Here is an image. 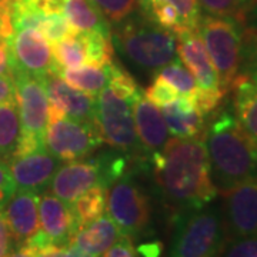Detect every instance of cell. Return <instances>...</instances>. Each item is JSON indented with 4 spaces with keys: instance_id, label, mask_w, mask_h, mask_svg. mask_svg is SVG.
<instances>
[{
    "instance_id": "1",
    "label": "cell",
    "mask_w": 257,
    "mask_h": 257,
    "mask_svg": "<svg viewBox=\"0 0 257 257\" xmlns=\"http://www.w3.org/2000/svg\"><path fill=\"white\" fill-rule=\"evenodd\" d=\"M166 206L182 214L207 206L217 196L203 138L169 139L149 157Z\"/></svg>"
},
{
    "instance_id": "2",
    "label": "cell",
    "mask_w": 257,
    "mask_h": 257,
    "mask_svg": "<svg viewBox=\"0 0 257 257\" xmlns=\"http://www.w3.org/2000/svg\"><path fill=\"white\" fill-rule=\"evenodd\" d=\"M210 176L224 194L247 180H257V147L230 111L219 113L204 135Z\"/></svg>"
},
{
    "instance_id": "3",
    "label": "cell",
    "mask_w": 257,
    "mask_h": 257,
    "mask_svg": "<svg viewBox=\"0 0 257 257\" xmlns=\"http://www.w3.org/2000/svg\"><path fill=\"white\" fill-rule=\"evenodd\" d=\"M111 40L132 63L145 70H155L177 57V39L172 32L147 20L143 15L116 25Z\"/></svg>"
},
{
    "instance_id": "4",
    "label": "cell",
    "mask_w": 257,
    "mask_h": 257,
    "mask_svg": "<svg viewBox=\"0 0 257 257\" xmlns=\"http://www.w3.org/2000/svg\"><path fill=\"white\" fill-rule=\"evenodd\" d=\"M229 240L223 213L204 206L176 219L172 257H219Z\"/></svg>"
},
{
    "instance_id": "5",
    "label": "cell",
    "mask_w": 257,
    "mask_h": 257,
    "mask_svg": "<svg viewBox=\"0 0 257 257\" xmlns=\"http://www.w3.org/2000/svg\"><path fill=\"white\" fill-rule=\"evenodd\" d=\"M16 84V100L20 114V138L12 159L35 153L45 147V133L47 127L49 99L43 80L22 73L13 72Z\"/></svg>"
},
{
    "instance_id": "6",
    "label": "cell",
    "mask_w": 257,
    "mask_h": 257,
    "mask_svg": "<svg viewBox=\"0 0 257 257\" xmlns=\"http://www.w3.org/2000/svg\"><path fill=\"white\" fill-rule=\"evenodd\" d=\"M197 33L217 72L221 90L227 92L239 77L241 60V35L237 22L209 15L200 18Z\"/></svg>"
},
{
    "instance_id": "7",
    "label": "cell",
    "mask_w": 257,
    "mask_h": 257,
    "mask_svg": "<svg viewBox=\"0 0 257 257\" xmlns=\"http://www.w3.org/2000/svg\"><path fill=\"white\" fill-rule=\"evenodd\" d=\"M96 120L100 127L103 142L127 156L145 155L139 143L133 101L120 97L106 86L96 96Z\"/></svg>"
},
{
    "instance_id": "8",
    "label": "cell",
    "mask_w": 257,
    "mask_h": 257,
    "mask_svg": "<svg viewBox=\"0 0 257 257\" xmlns=\"http://www.w3.org/2000/svg\"><path fill=\"white\" fill-rule=\"evenodd\" d=\"M107 211L120 233L130 239L142 236L150 224L149 197L128 176H121L109 184Z\"/></svg>"
},
{
    "instance_id": "9",
    "label": "cell",
    "mask_w": 257,
    "mask_h": 257,
    "mask_svg": "<svg viewBox=\"0 0 257 257\" xmlns=\"http://www.w3.org/2000/svg\"><path fill=\"white\" fill-rule=\"evenodd\" d=\"M103 143L97 121L73 119L49 123L45 133V147L59 162H73L92 155Z\"/></svg>"
},
{
    "instance_id": "10",
    "label": "cell",
    "mask_w": 257,
    "mask_h": 257,
    "mask_svg": "<svg viewBox=\"0 0 257 257\" xmlns=\"http://www.w3.org/2000/svg\"><path fill=\"white\" fill-rule=\"evenodd\" d=\"M12 73L22 72L39 79L46 74L56 73L55 57L52 47L45 36L36 28H25L15 30L8 39Z\"/></svg>"
},
{
    "instance_id": "11",
    "label": "cell",
    "mask_w": 257,
    "mask_h": 257,
    "mask_svg": "<svg viewBox=\"0 0 257 257\" xmlns=\"http://www.w3.org/2000/svg\"><path fill=\"white\" fill-rule=\"evenodd\" d=\"M42 80L49 99L47 124L64 117L79 121H97L94 96L76 90L56 73L46 74Z\"/></svg>"
},
{
    "instance_id": "12",
    "label": "cell",
    "mask_w": 257,
    "mask_h": 257,
    "mask_svg": "<svg viewBox=\"0 0 257 257\" xmlns=\"http://www.w3.org/2000/svg\"><path fill=\"white\" fill-rule=\"evenodd\" d=\"M96 184H104L109 187L104 157L73 160L59 166L50 182V189L59 199L72 204L80 194Z\"/></svg>"
},
{
    "instance_id": "13",
    "label": "cell",
    "mask_w": 257,
    "mask_h": 257,
    "mask_svg": "<svg viewBox=\"0 0 257 257\" xmlns=\"http://www.w3.org/2000/svg\"><path fill=\"white\" fill-rule=\"evenodd\" d=\"M223 197V219L229 240L257 236V180L240 183Z\"/></svg>"
},
{
    "instance_id": "14",
    "label": "cell",
    "mask_w": 257,
    "mask_h": 257,
    "mask_svg": "<svg viewBox=\"0 0 257 257\" xmlns=\"http://www.w3.org/2000/svg\"><path fill=\"white\" fill-rule=\"evenodd\" d=\"M8 163L16 190H32L36 193L46 189L60 166L59 160L47 153L46 149L10 159Z\"/></svg>"
},
{
    "instance_id": "15",
    "label": "cell",
    "mask_w": 257,
    "mask_h": 257,
    "mask_svg": "<svg viewBox=\"0 0 257 257\" xmlns=\"http://www.w3.org/2000/svg\"><path fill=\"white\" fill-rule=\"evenodd\" d=\"M133 119L143 153L150 157L153 153L160 152L167 143L170 133L162 111L147 99L143 90L133 100Z\"/></svg>"
},
{
    "instance_id": "16",
    "label": "cell",
    "mask_w": 257,
    "mask_h": 257,
    "mask_svg": "<svg viewBox=\"0 0 257 257\" xmlns=\"http://www.w3.org/2000/svg\"><path fill=\"white\" fill-rule=\"evenodd\" d=\"M177 53L187 70L193 74L197 87L200 89H221L219 76L211 63V59L197 30H189L176 36Z\"/></svg>"
},
{
    "instance_id": "17",
    "label": "cell",
    "mask_w": 257,
    "mask_h": 257,
    "mask_svg": "<svg viewBox=\"0 0 257 257\" xmlns=\"http://www.w3.org/2000/svg\"><path fill=\"white\" fill-rule=\"evenodd\" d=\"M15 243L19 247L40 230L39 193L16 190L3 207Z\"/></svg>"
},
{
    "instance_id": "18",
    "label": "cell",
    "mask_w": 257,
    "mask_h": 257,
    "mask_svg": "<svg viewBox=\"0 0 257 257\" xmlns=\"http://www.w3.org/2000/svg\"><path fill=\"white\" fill-rule=\"evenodd\" d=\"M39 221L47 239L59 246H67L76 231L72 204L52 192H45L39 197Z\"/></svg>"
},
{
    "instance_id": "19",
    "label": "cell",
    "mask_w": 257,
    "mask_h": 257,
    "mask_svg": "<svg viewBox=\"0 0 257 257\" xmlns=\"http://www.w3.org/2000/svg\"><path fill=\"white\" fill-rule=\"evenodd\" d=\"M162 114L169 133L175 138H199L203 133L204 117L194 109L192 100L187 96H180L163 106Z\"/></svg>"
},
{
    "instance_id": "20",
    "label": "cell",
    "mask_w": 257,
    "mask_h": 257,
    "mask_svg": "<svg viewBox=\"0 0 257 257\" xmlns=\"http://www.w3.org/2000/svg\"><path fill=\"white\" fill-rule=\"evenodd\" d=\"M121 233L109 216H101L74 231L69 244H74L87 254L99 257L117 241Z\"/></svg>"
},
{
    "instance_id": "21",
    "label": "cell",
    "mask_w": 257,
    "mask_h": 257,
    "mask_svg": "<svg viewBox=\"0 0 257 257\" xmlns=\"http://www.w3.org/2000/svg\"><path fill=\"white\" fill-rule=\"evenodd\" d=\"M63 15L76 32L100 33L111 37L109 20L92 0H63Z\"/></svg>"
},
{
    "instance_id": "22",
    "label": "cell",
    "mask_w": 257,
    "mask_h": 257,
    "mask_svg": "<svg viewBox=\"0 0 257 257\" xmlns=\"http://www.w3.org/2000/svg\"><path fill=\"white\" fill-rule=\"evenodd\" d=\"M231 89H236V119L257 147V83L248 77H237Z\"/></svg>"
},
{
    "instance_id": "23",
    "label": "cell",
    "mask_w": 257,
    "mask_h": 257,
    "mask_svg": "<svg viewBox=\"0 0 257 257\" xmlns=\"http://www.w3.org/2000/svg\"><path fill=\"white\" fill-rule=\"evenodd\" d=\"M113 63L101 66V67H97V66H83V67L79 66V67H72V69L59 67L56 74L60 76L64 82L70 84L74 89L96 97L110 82Z\"/></svg>"
},
{
    "instance_id": "24",
    "label": "cell",
    "mask_w": 257,
    "mask_h": 257,
    "mask_svg": "<svg viewBox=\"0 0 257 257\" xmlns=\"http://www.w3.org/2000/svg\"><path fill=\"white\" fill-rule=\"evenodd\" d=\"M106 209H107V187L104 184H96L89 190H86L72 203L76 230L83 226H87L89 223L104 216Z\"/></svg>"
},
{
    "instance_id": "25",
    "label": "cell",
    "mask_w": 257,
    "mask_h": 257,
    "mask_svg": "<svg viewBox=\"0 0 257 257\" xmlns=\"http://www.w3.org/2000/svg\"><path fill=\"white\" fill-rule=\"evenodd\" d=\"M20 114L18 100L0 103V159L9 162L20 138Z\"/></svg>"
},
{
    "instance_id": "26",
    "label": "cell",
    "mask_w": 257,
    "mask_h": 257,
    "mask_svg": "<svg viewBox=\"0 0 257 257\" xmlns=\"http://www.w3.org/2000/svg\"><path fill=\"white\" fill-rule=\"evenodd\" d=\"M53 57L57 69H72L87 64V49L82 35L76 32L73 36L53 45Z\"/></svg>"
},
{
    "instance_id": "27",
    "label": "cell",
    "mask_w": 257,
    "mask_h": 257,
    "mask_svg": "<svg viewBox=\"0 0 257 257\" xmlns=\"http://www.w3.org/2000/svg\"><path fill=\"white\" fill-rule=\"evenodd\" d=\"M197 3L210 16L233 19L237 23H243L246 15L256 6L257 0H197Z\"/></svg>"
},
{
    "instance_id": "28",
    "label": "cell",
    "mask_w": 257,
    "mask_h": 257,
    "mask_svg": "<svg viewBox=\"0 0 257 257\" xmlns=\"http://www.w3.org/2000/svg\"><path fill=\"white\" fill-rule=\"evenodd\" d=\"M155 76L170 84L180 96H189L197 87L193 74L187 70V67H184L182 60H179L177 57L173 62L157 69Z\"/></svg>"
},
{
    "instance_id": "29",
    "label": "cell",
    "mask_w": 257,
    "mask_h": 257,
    "mask_svg": "<svg viewBox=\"0 0 257 257\" xmlns=\"http://www.w3.org/2000/svg\"><path fill=\"white\" fill-rule=\"evenodd\" d=\"M37 29L50 45H56L76 33V30L70 26V23L62 13H53L45 16Z\"/></svg>"
},
{
    "instance_id": "30",
    "label": "cell",
    "mask_w": 257,
    "mask_h": 257,
    "mask_svg": "<svg viewBox=\"0 0 257 257\" xmlns=\"http://www.w3.org/2000/svg\"><path fill=\"white\" fill-rule=\"evenodd\" d=\"M109 23L119 25L135 15L139 9V0H92Z\"/></svg>"
},
{
    "instance_id": "31",
    "label": "cell",
    "mask_w": 257,
    "mask_h": 257,
    "mask_svg": "<svg viewBox=\"0 0 257 257\" xmlns=\"http://www.w3.org/2000/svg\"><path fill=\"white\" fill-rule=\"evenodd\" d=\"M107 86L117 96L132 101L135 100L142 92V89L138 86L136 80L123 67H120L119 64L116 63H113V66H111V77Z\"/></svg>"
},
{
    "instance_id": "32",
    "label": "cell",
    "mask_w": 257,
    "mask_h": 257,
    "mask_svg": "<svg viewBox=\"0 0 257 257\" xmlns=\"http://www.w3.org/2000/svg\"><path fill=\"white\" fill-rule=\"evenodd\" d=\"M226 94V92H223L221 89H200L196 87L193 93H190L187 97L192 100L194 109L202 114L203 117L210 114L211 111L216 110L217 106L220 104L223 96Z\"/></svg>"
},
{
    "instance_id": "33",
    "label": "cell",
    "mask_w": 257,
    "mask_h": 257,
    "mask_svg": "<svg viewBox=\"0 0 257 257\" xmlns=\"http://www.w3.org/2000/svg\"><path fill=\"white\" fill-rule=\"evenodd\" d=\"M5 2V0H2ZM15 5L20 9L30 12L33 15L45 18L47 15H53V13H62L63 12V0H10L5 2Z\"/></svg>"
},
{
    "instance_id": "34",
    "label": "cell",
    "mask_w": 257,
    "mask_h": 257,
    "mask_svg": "<svg viewBox=\"0 0 257 257\" xmlns=\"http://www.w3.org/2000/svg\"><path fill=\"white\" fill-rule=\"evenodd\" d=\"M145 96L152 103H155L156 106H162V107L176 100L177 97H180V94L176 92L170 84H167L165 80L159 79L156 76H155L153 83L147 87V90L145 92Z\"/></svg>"
},
{
    "instance_id": "35",
    "label": "cell",
    "mask_w": 257,
    "mask_h": 257,
    "mask_svg": "<svg viewBox=\"0 0 257 257\" xmlns=\"http://www.w3.org/2000/svg\"><path fill=\"white\" fill-rule=\"evenodd\" d=\"M170 3L179 10L180 16L183 19L184 25L187 26L189 30H197L199 22H200V6L197 0H163Z\"/></svg>"
},
{
    "instance_id": "36",
    "label": "cell",
    "mask_w": 257,
    "mask_h": 257,
    "mask_svg": "<svg viewBox=\"0 0 257 257\" xmlns=\"http://www.w3.org/2000/svg\"><path fill=\"white\" fill-rule=\"evenodd\" d=\"M221 257H257V236L233 240Z\"/></svg>"
},
{
    "instance_id": "37",
    "label": "cell",
    "mask_w": 257,
    "mask_h": 257,
    "mask_svg": "<svg viewBox=\"0 0 257 257\" xmlns=\"http://www.w3.org/2000/svg\"><path fill=\"white\" fill-rule=\"evenodd\" d=\"M15 192H16V184L10 173L9 163L0 159V207H5V204Z\"/></svg>"
},
{
    "instance_id": "38",
    "label": "cell",
    "mask_w": 257,
    "mask_h": 257,
    "mask_svg": "<svg viewBox=\"0 0 257 257\" xmlns=\"http://www.w3.org/2000/svg\"><path fill=\"white\" fill-rule=\"evenodd\" d=\"M103 257H139V254L132 239L121 234L117 241L103 253Z\"/></svg>"
},
{
    "instance_id": "39",
    "label": "cell",
    "mask_w": 257,
    "mask_h": 257,
    "mask_svg": "<svg viewBox=\"0 0 257 257\" xmlns=\"http://www.w3.org/2000/svg\"><path fill=\"white\" fill-rule=\"evenodd\" d=\"M15 240L9 229L3 207H0V257H8L12 253Z\"/></svg>"
},
{
    "instance_id": "40",
    "label": "cell",
    "mask_w": 257,
    "mask_h": 257,
    "mask_svg": "<svg viewBox=\"0 0 257 257\" xmlns=\"http://www.w3.org/2000/svg\"><path fill=\"white\" fill-rule=\"evenodd\" d=\"M16 99V84L13 74L0 76V103L2 101L15 100Z\"/></svg>"
},
{
    "instance_id": "41",
    "label": "cell",
    "mask_w": 257,
    "mask_h": 257,
    "mask_svg": "<svg viewBox=\"0 0 257 257\" xmlns=\"http://www.w3.org/2000/svg\"><path fill=\"white\" fill-rule=\"evenodd\" d=\"M13 33H15V30H13L12 20H10L9 8L6 3H3L0 0V42L8 40Z\"/></svg>"
},
{
    "instance_id": "42",
    "label": "cell",
    "mask_w": 257,
    "mask_h": 257,
    "mask_svg": "<svg viewBox=\"0 0 257 257\" xmlns=\"http://www.w3.org/2000/svg\"><path fill=\"white\" fill-rule=\"evenodd\" d=\"M2 74H12V64H10L8 40H2L0 42V76Z\"/></svg>"
},
{
    "instance_id": "43",
    "label": "cell",
    "mask_w": 257,
    "mask_h": 257,
    "mask_svg": "<svg viewBox=\"0 0 257 257\" xmlns=\"http://www.w3.org/2000/svg\"><path fill=\"white\" fill-rule=\"evenodd\" d=\"M138 253H140L143 257H160L162 253V244L159 241L155 243H147L138 248Z\"/></svg>"
},
{
    "instance_id": "44",
    "label": "cell",
    "mask_w": 257,
    "mask_h": 257,
    "mask_svg": "<svg viewBox=\"0 0 257 257\" xmlns=\"http://www.w3.org/2000/svg\"><path fill=\"white\" fill-rule=\"evenodd\" d=\"M63 257H96V256H92V254L84 253L83 250H80L79 247H76L74 244H67V246L64 247Z\"/></svg>"
},
{
    "instance_id": "45",
    "label": "cell",
    "mask_w": 257,
    "mask_h": 257,
    "mask_svg": "<svg viewBox=\"0 0 257 257\" xmlns=\"http://www.w3.org/2000/svg\"><path fill=\"white\" fill-rule=\"evenodd\" d=\"M8 257H28V253H26V250H25V248L20 246L19 250H16V251H12Z\"/></svg>"
},
{
    "instance_id": "46",
    "label": "cell",
    "mask_w": 257,
    "mask_h": 257,
    "mask_svg": "<svg viewBox=\"0 0 257 257\" xmlns=\"http://www.w3.org/2000/svg\"><path fill=\"white\" fill-rule=\"evenodd\" d=\"M246 77H248V79H251L254 83H257V62L256 64L250 69V72H248Z\"/></svg>"
}]
</instances>
